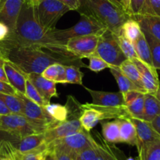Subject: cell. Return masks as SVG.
Returning <instances> with one entry per match:
<instances>
[{
	"label": "cell",
	"mask_w": 160,
	"mask_h": 160,
	"mask_svg": "<svg viewBox=\"0 0 160 160\" xmlns=\"http://www.w3.org/2000/svg\"><path fill=\"white\" fill-rule=\"evenodd\" d=\"M0 55L24 74H41L54 64L87 68L79 58H68L39 47L20 45L8 39L0 42Z\"/></svg>",
	"instance_id": "1"
},
{
	"label": "cell",
	"mask_w": 160,
	"mask_h": 160,
	"mask_svg": "<svg viewBox=\"0 0 160 160\" xmlns=\"http://www.w3.org/2000/svg\"><path fill=\"white\" fill-rule=\"evenodd\" d=\"M7 39L20 45L45 49L68 58H78L68 51L65 43L57 40L52 35L51 31L47 30L38 23L34 7L25 3L23 4L20 13L16 30Z\"/></svg>",
	"instance_id": "2"
},
{
	"label": "cell",
	"mask_w": 160,
	"mask_h": 160,
	"mask_svg": "<svg viewBox=\"0 0 160 160\" xmlns=\"http://www.w3.org/2000/svg\"><path fill=\"white\" fill-rule=\"evenodd\" d=\"M78 12L93 18L115 35H119L122 24L131 18L108 0H81Z\"/></svg>",
	"instance_id": "3"
},
{
	"label": "cell",
	"mask_w": 160,
	"mask_h": 160,
	"mask_svg": "<svg viewBox=\"0 0 160 160\" xmlns=\"http://www.w3.org/2000/svg\"><path fill=\"white\" fill-rule=\"evenodd\" d=\"M82 112L79 117V122L84 130L90 132L97 124L104 119H118L129 118L130 115L127 112L125 106L113 108L96 105L92 103L81 104Z\"/></svg>",
	"instance_id": "4"
},
{
	"label": "cell",
	"mask_w": 160,
	"mask_h": 160,
	"mask_svg": "<svg viewBox=\"0 0 160 160\" xmlns=\"http://www.w3.org/2000/svg\"><path fill=\"white\" fill-rule=\"evenodd\" d=\"M81 18L77 24L66 29L51 30L53 36L63 43H66L72 38L85 35H102L108 31L105 26L92 17L80 13Z\"/></svg>",
	"instance_id": "5"
},
{
	"label": "cell",
	"mask_w": 160,
	"mask_h": 160,
	"mask_svg": "<svg viewBox=\"0 0 160 160\" xmlns=\"http://www.w3.org/2000/svg\"><path fill=\"white\" fill-rule=\"evenodd\" d=\"M17 96L22 103L23 115L38 133H44L60 123L47 113L43 107L35 104L22 93H18Z\"/></svg>",
	"instance_id": "6"
},
{
	"label": "cell",
	"mask_w": 160,
	"mask_h": 160,
	"mask_svg": "<svg viewBox=\"0 0 160 160\" xmlns=\"http://www.w3.org/2000/svg\"><path fill=\"white\" fill-rule=\"evenodd\" d=\"M34 10L38 23L47 30L51 31L56 28L57 23L70 9L59 0H39Z\"/></svg>",
	"instance_id": "7"
},
{
	"label": "cell",
	"mask_w": 160,
	"mask_h": 160,
	"mask_svg": "<svg viewBox=\"0 0 160 160\" xmlns=\"http://www.w3.org/2000/svg\"><path fill=\"white\" fill-rule=\"evenodd\" d=\"M94 54L107 62L111 68H118L127 60L118 46L115 35L108 31L100 37Z\"/></svg>",
	"instance_id": "8"
},
{
	"label": "cell",
	"mask_w": 160,
	"mask_h": 160,
	"mask_svg": "<svg viewBox=\"0 0 160 160\" xmlns=\"http://www.w3.org/2000/svg\"><path fill=\"white\" fill-rule=\"evenodd\" d=\"M97 143L90 132L82 130L79 132L69 135L64 138L53 141L49 144V148H56L61 149L72 155L74 158L78 154L92 147Z\"/></svg>",
	"instance_id": "9"
},
{
	"label": "cell",
	"mask_w": 160,
	"mask_h": 160,
	"mask_svg": "<svg viewBox=\"0 0 160 160\" xmlns=\"http://www.w3.org/2000/svg\"><path fill=\"white\" fill-rule=\"evenodd\" d=\"M0 130L20 139L38 133L24 115L13 113L0 115Z\"/></svg>",
	"instance_id": "10"
},
{
	"label": "cell",
	"mask_w": 160,
	"mask_h": 160,
	"mask_svg": "<svg viewBox=\"0 0 160 160\" xmlns=\"http://www.w3.org/2000/svg\"><path fill=\"white\" fill-rule=\"evenodd\" d=\"M101 36L85 35L72 38L66 42V49L69 53L80 59L88 58L94 54Z\"/></svg>",
	"instance_id": "11"
},
{
	"label": "cell",
	"mask_w": 160,
	"mask_h": 160,
	"mask_svg": "<svg viewBox=\"0 0 160 160\" xmlns=\"http://www.w3.org/2000/svg\"><path fill=\"white\" fill-rule=\"evenodd\" d=\"M75 160H120L112 147L108 142L97 141L92 147L88 148L76 155Z\"/></svg>",
	"instance_id": "12"
},
{
	"label": "cell",
	"mask_w": 160,
	"mask_h": 160,
	"mask_svg": "<svg viewBox=\"0 0 160 160\" xmlns=\"http://www.w3.org/2000/svg\"><path fill=\"white\" fill-rule=\"evenodd\" d=\"M130 61L135 64L139 71L143 87L146 93L155 95L160 88V82L156 69L154 67L148 65L138 58H133Z\"/></svg>",
	"instance_id": "13"
},
{
	"label": "cell",
	"mask_w": 160,
	"mask_h": 160,
	"mask_svg": "<svg viewBox=\"0 0 160 160\" xmlns=\"http://www.w3.org/2000/svg\"><path fill=\"white\" fill-rule=\"evenodd\" d=\"M23 4L24 0H2L0 10V21L10 28V34L16 30L17 22Z\"/></svg>",
	"instance_id": "14"
},
{
	"label": "cell",
	"mask_w": 160,
	"mask_h": 160,
	"mask_svg": "<svg viewBox=\"0 0 160 160\" xmlns=\"http://www.w3.org/2000/svg\"><path fill=\"white\" fill-rule=\"evenodd\" d=\"M13 146L23 154L42 152L49 149L44 133H33L21 138Z\"/></svg>",
	"instance_id": "15"
},
{
	"label": "cell",
	"mask_w": 160,
	"mask_h": 160,
	"mask_svg": "<svg viewBox=\"0 0 160 160\" xmlns=\"http://www.w3.org/2000/svg\"><path fill=\"white\" fill-rule=\"evenodd\" d=\"M92 98V104L104 107L118 108L125 106L123 94L118 92H105L94 90L84 87Z\"/></svg>",
	"instance_id": "16"
},
{
	"label": "cell",
	"mask_w": 160,
	"mask_h": 160,
	"mask_svg": "<svg viewBox=\"0 0 160 160\" xmlns=\"http://www.w3.org/2000/svg\"><path fill=\"white\" fill-rule=\"evenodd\" d=\"M129 118L131 120V122H133L136 128L138 139V144L137 145L138 151L144 145L155 142V141H160V135L155 131L151 122L140 119V118H133V117H130Z\"/></svg>",
	"instance_id": "17"
},
{
	"label": "cell",
	"mask_w": 160,
	"mask_h": 160,
	"mask_svg": "<svg viewBox=\"0 0 160 160\" xmlns=\"http://www.w3.org/2000/svg\"><path fill=\"white\" fill-rule=\"evenodd\" d=\"M27 79H28L37 89L44 99L50 102L52 98H58V93L57 91V83L44 78L41 74L31 73L25 74Z\"/></svg>",
	"instance_id": "18"
},
{
	"label": "cell",
	"mask_w": 160,
	"mask_h": 160,
	"mask_svg": "<svg viewBox=\"0 0 160 160\" xmlns=\"http://www.w3.org/2000/svg\"><path fill=\"white\" fill-rule=\"evenodd\" d=\"M125 107L130 116L141 119L144 115V93L130 91L123 94Z\"/></svg>",
	"instance_id": "19"
},
{
	"label": "cell",
	"mask_w": 160,
	"mask_h": 160,
	"mask_svg": "<svg viewBox=\"0 0 160 160\" xmlns=\"http://www.w3.org/2000/svg\"><path fill=\"white\" fill-rule=\"evenodd\" d=\"M4 70H5L9 84L18 93L24 94L26 89V80H27L25 74L23 73L12 63L7 61H5Z\"/></svg>",
	"instance_id": "20"
},
{
	"label": "cell",
	"mask_w": 160,
	"mask_h": 160,
	"mask_svg": "<svg viewBox=\"0 0 160 160\" xmlns=\"http://www.w3.org/2000/svg\"><path fill=\"white\" fill-rule=\"evenodd\" d=\"M120 128L121 143H125L132 146L138 144L136 128L130 118H118Z\"/></svg>",
	"instance_id": "21"
},
{
	"label": "cell",
	"mask_w": 160,
	"mask_h": 160,
	"mask_svg": "<svg viewBox=\"0 0 160 160\" xmlns=\"http://www.w3.org/2000/svg\"><path fill=\"white\" fill-rule=\"evenodd\" d=\"M138 21L141 29L160 42V18L135 15L131 17Z\"/></svg>",
	"instance_id": "22"
},
{
	"label": "cell",
	"mask_w": 160,
	"mask_h": 160,
	"mask_svg": "<svg viewBox=\"0 0 160 160\" xmlns=\"http://www.w3.org/2000/svg\"><path fill=\"white\" fill-rule=\"evenodd\" d=\"M160 115V101L155 94L144 93V115L141 119L152 122L158 115Z\"/></svg>",
	"instance_id": "23"
},
{
	"label": "cell",
	"mask_w": 160,
	"mask_h": 160,
	"mask_svg": "<svg viewBox=\"0 0 160 160\" xmlns=\"http://www.w3.org/2000/svg\"><path fill=\"white\" fill-rule=\"evenodd\" d=\"M133 44L137 55H138V58L141 61H142L143 62L147 64L148 65L151 66V67H154L153 63H152V53H151L150 47H149L148 41L143 32H141L139 37L133 42Z\"/></svg>",
	"instance_id": "24"
},
{
	"label": "cell",
	"mask_w": 160,
	"mask_h": 160,
	"mask_svg": "<svg viewBox=\"0 0 160 160\" xmlns=\"http://www.w3.org/2000/svg\"><path fill=\"white\" fill-rule=\"evenodd\" d=\"M101 128H102L103 138L106 142L108 144L121 143L118 119L113 120L111 122H102Z\"/></svg>",
	"instance_id": "25"
},
{
	"label": "cell",
	"mask_w": 160,
	"mask_h": 160,
	"mask_svg": "<svg viewBox=\"0 0 160 160\" xmlns=\"http://www.w3.org/2000/svg\"><path fill=\"white\" fill-rule=\"evenodd\" d=\"M109 70H110V72L112 73V75H113L115 81H116L117 84H118V88H119V91L121 92L122 94H125V93L130 91H134V90L141 91L140 89L132 82L131 80L129 79V78L120 71V69L118 68L112 67L109 68Z\"/></svg>",
	"instance_id": "26"
},
{
	"label": "cell",
	"mask_w": 160,
	"mask_h": 160,
	"mask_svg": "<svg viewBox=\"0 0 160 160\" xmlns=\"http://www.w3.org/2000/svg\"><path fill=\"white\" fill-rule=\"evenodd\" d=\"M120 71L127 77L130 80H131L132 82L140 89L141 91L143 93H146L145 90L144 89L142 85V82H141V78L140 72L135 64L132 62L130 60H126L125 61L121 64V65L118 67Z\"/></svg>",
	"instance_id": "27"
},
{
	"label": "cell",
	"mask_w": 160,
	"mask_h": 160,
	"mask_svg": "<svg viewBox=\"0 0 160 160\" xmlns=\"http://www.w3.org/2000/svg\"><path fill=\"white\" fill-rule=\"evenodd\" d=\"M65 66L62 64H51L47 67L41 75L47 79L56 83L66 84Z\"/></svg>",
	"instance_id": "28"
},
{
	"label": "cell",
	"mask_w": 160,
	"mask_h": 160,
	"mask_svg": "<svg viewBox=\"0 0 160 160\" xmlns=\"http://www.w3.org/2000/svg\"><path fill=\"white\" fill-rule=\"evenodd\" d=\"M142 31L138 21L133 18L127 20L121 28L120 34L129 39L130 42H133L139 37Z\"/></svg>",
	"instance_id": "29"
},
{
	"label": "cell",
	"mask_w": 160,
	"mask_h": 160,
	"mask_svg": "<svg viewBox=\"0 0 160 160\" xmlns=\"http://www.w3.org/2000/svg\"><path fill=\"white\" fill-rule=\"evenodd\" d=\"M138 154V160H160V141L144 145Z\"/></svg>",
	"instance_id": "30"
},
{
	"label": "cell",
	"mask_w": 160,
	"mask_h": 160,
	"mask_svg": "<svg viewBox=\"0 0 160 160\" xmlns=\"http://www.w3.org/2000/svg\"><path fill=\"white\" fill-rule=\"evenodd\" d=\"M142 32L144 34V36H145L149 47H150L154 68L156 70L157 69L160 70V42L155 39L152 35H151L145 31L142 30Z\"/></svg>",
	"instance_id": "31"
},
{
	"label": "cell",
	"mask_w": 160,
	"mask_h": 160,
	"mask_svg": "<svg viewBox=\"0 0 160 160\" xmlns=\"http://www.w3.org/2000/svg\"><path fill=\"white\" fill-rule=\"evenodd\" d=\"M44 108L47 113L58 122L65 121L68 116V110L66 105L50 103Z\"/></svg>",
	"instance_id": "32"
},
{
	"label": "cell",
	"mask_w": 160,
	"mask_h": 160,
	"mask_svg": "<svg viewBox=\"0 0 160 160\" xmlns=\"http://www.w3.org/2000/svg\"><path fill=\"white\" fill-rule=\"evenodd\" d=\"M0 98L5 103L7 107L11 113L23 115L22 103L18 96L0 93Z\"/></svg>",
	"instance_id": "33"
},
{
	"label": "cell",
	"mask_w": 160,
	"mask_h": 160,
	"mask_svg": "<svg viewBox=\"0 0 160 160\" xmlns=\"http://www.w3.org/2000/svg\"><path fill=\"white\" fill-rule=\"evenodd\" d=\"M66 84H78L83 86L82 78L84 74L80 71V68L75 65L65 66Z\"/></svg>",
	"instance_id": "34"
},
{
	"label": "cell",
	"mask_w": 160,
	"mask_h": 160,
	"mask_svg": "<svg viewBox=\"0 0 160 160\" xmlns=\"http://www.w3.org/2000/svg\"><path fill=\"white\" fill-rule=\"evenodd\" d=\"M24 95L26 98H28L29 100L35 102V104L42 106L43 108H45L47 104L50 103L44 99L43 97L40 94L39 92L37 90V89L34 87L33 84L28 79L26 80V89L25 93H24Z\"/></svg>",
	"instance_id": "35"
},
{
	"label": "cell",
	"mask_w": 160,
	"mask_h": 160,
	"mask_svg": "<svg viewBox=\"0 0 160 160\" xmlns=\"http://www.w3.org/2000/svg\"><path fill=\"white\" fill-rule=\"evenodd\" d=\"M116 36L117 42L120 49L122 51L123 54L128 60H132L133 58H138L136 51H135L134 47H133V42H130V40L127 39L126 37L119 34V35H115Z\"/></svg>",
	"instance_id": "36"
},
{
	"label": "cell",
	"mask_w": 160,
	"mask_h": 160,
	"mask_svg": "<svg viewBox=\"0 0 160 160\" xmlns=\"http://www.w3.org/2000/svg\"><path fill=\"white\" fill-rule=\"evenodd\" d=\"M138 15L160 18V0H144Z\"/></svg>",
	"instance_id": "37"
},
{
	"label": "cell",
	"mask_w": 160,
	"mask_h": 160,
	"mask_svg": "<svg viewBox=\"0 0 160 160\" xmlns=\"http://www.w3.org/2000/svg\"><path fill=\"white\" fill-rule=\"evenodd\" d=\"M88 59L90 61V63H89V65L87 66V68L90 70H91L92 72H100L101 71L104 70V69H109L111 68V66L107 62H105L100 57L97 56L95 54H93L90 57H89Z\"/></svg>",
	"instance_id": "38"
},
{
	"label": "cell",
	"mask_w": 160,
	"mask_h": 160,
	"mask_svg": "<svg viewBox=\"0 0 160 160\" xmlns=\"http://www.w3.org/2000/svg\"><path fill=\"white\" fill-rule=\"evenodd\" d=\"M49 150V149H48ZM42 152H35V153H21L19 151L15 149L14 160H44L47 151Z\"/></svg>",
	"instance_id": "39"
},
{
	"label": "cell",
	"mask_w": 160,
	"mask_h": 160,
	"mask_svg": "<svg viewBox=\"0 0 160 160\" xmlns=\"http://www.w3.org/2000/svg\"><path fill=\"white\" fill-rule=\"evenodd\" d=\"M16 148L13 146V143L6 141L4 143V155L0 160H14V152Z\"/></svg>",
	"instance_id": "40"
},
{
	"label": "cell",
	"mask_w": 160,
	"mask_h": 160,
	"mask_svg": "<svg viewBox=\"0 0 160 160\" xmlns=\"http://www.w3.org/2000/svg\"><path fill=\"white\" fill-rule=\"evenodd\" d=\"M144 2V0H131V4H130L131 17L139 14Z\"/></svg>",
	"instance_id": "41"
},
{
	"label": "cell",
	"mask_w": 160,
	"mask_h": 160,
	"mask_svg": "<svg viewBox=\"0 0 160 160\" xmlns=\"http://www.w3.org/2000/svg\"><path fill=\"white\" fill-rule=\"evenodd\" d=\"M19 140L20 138L0 130V143L3 142V141H10L14 145Z\"/></svg>",
	"instance_id": "42"
},
{
	"label": "cell",
	"mask_w": 160,
	"mask_h": 160,
	"mask_svg": "<svg viewBox=\"0 0 160 160\" xmlns=\"http://www.w3.org/2000/svg\"><path fill=\"white\" fill-rule=\"evenodd\" d=\"M0 93H7V94L14 95V96H16L18 92H17L10 84L0 80Z\"/></svg>",
	"instance_id": "43"
},
{
	"label": "cell",
	"mask_w": 160,
	"mask_h": 160,
	"mask_svg": "<svg viewBox=\"0 0 160 160\" xmlns=\"http://www.w3.org/2000/svg\"><path fill=\"white\" fill-rule=\"evenodd\" d=\"M59 1L68 7L70 10L78 11L81 7V0H59Z\"/></svg>",
	"instance_id": "44"
},
{
	"label": "cell",
	"mask_w": 160,
	"mask_h": 160,
	"mask_svg": "<svg viewBox=\"0 0 160 160\" xmlns=\"http://www.w3.org/2000/svg\"><path fill=\"white\" fill-rule=\"evenodd\" d=\"M52 148L54 151L57 160H75L73 157L69 155V154H68L67 152H64L61 149L56 148Z\"/></svg>",
	"instance_id": "45"
},
{
	"label": "cell",
	"mask_w": 160,
	"mask_h": 160,
	"mask_svg": "<svg viewBox=\"0 0 160 160\" xmlns=\"http://www.w3.org/2000/svg\"><path fill=\"white\" fill-rule=\"evenodd\" d=\"M10 35V30L5 24L0 21V42L7 39Z\"/></svg>",
	"instance_id": "46"
},
{
	"label": "cell",
	"mask_w": 160,
	"mask_h": 160,
	"mask_svg": "<svg viewBox=\"0 0 160 160\" xmlns=\"http://www.w3.org/2000/svg\"><path fill=\"white\" fill-rule=\"evenodd\" d=\"M6 60L2 58L1 55H0V80L1 81H3V82H8V80H7V75H6L5 70H4V64H5Z\"/></svg>",
	"instance_id": "47"
},
{
	"label": "cell",
	"mask_w": 160,
	"mask_h": 160,
	"mask_svg": "<svg viewBox=\"0 0 160 160\" xmlns=\"http://www.w3.org/2000/svg\"><path fill=\"white\" fill-rule=\"evenodd\" d=\"M151 124L153 127V128L155 129V131L160 135V115H158L155 119L152 120Z\"/></svg>",
	"instance_id": "48"
},
{
	"label": "cell",
	"mask_w": 160,
	"mask_h": 160,
	"mask_svg": "<svg viewBox=\"0 0 160 160\" xmlns=\"http://www.w3.org/2000/svg\"><path fill=\"white\" fill-rule=\"evenodd\" d=\"M44 160H57L54 151L52 148H49V150L47 151V154H46Z\"/></svg>",
	"instance_id": "49"
},
{
	"label": "cell",
	"mask_w": 160,
	"mask_h": 160,
	"mask_svg": "<svg viewBox=\"0 0 160 160\" xmlns=\"http://www.w3.org/2000/svg\"><path fill=\"white\" fill-rule=\"evenodd\" d=\"M10 113H11V112H10L5 103L0 98V115H7V114Z\"/></svg>",
	"instance_id": "50"
},
{
	"label": "cell",
	"mask_w": 160,
	"mask_h": 160,
	"mask_svg": "<svg viewBox=\"0 0 160 160\" xmlns=\"http://www.w3.org/2000/svg\"><path fill=\"white\" fill-rule=\"evenodd\" d=\"M108 1H109V2H112V4H114L115 7H117L118 8H119L120 10H123V11H125V9H124V5H123V2H122V0H108Z\"/></svg>",
	"instance_id": "51"
},
{
	"label": "cell",
	"mask_w": 160,
	"mask_h": 160,
	"mask_svg": "<svg viewBox=\"0 0 160 160\" xmlns=\"http://www.w3.org/2000/svg\"><path fill=\"white\" fill-rule=\"evenodd\" d=\"M124 5V9H125L126 13H128L131 17V10H130V4H131V0H122Z\"/></svg>",
	"instance_id": "52"
},
{
	"label": "cell",
	"mask_w": 160,
	"mask_h": 160,
	"mask_svg": "<svg viewBox=\"0 0 160 160\" xmlns=\"http://www.w3.org/2000/svg\"><path fill=\"white\" fill-rule=\"evenodd\" d=\"M38 1H39V0H24V3L32 6V7H35V6L38 3Z\"/></svg>",
	"instance_id": "53"
},
{
	"label": "cell",
	"mask_w": 160,
	"mask_h": 160,
	"mask_svg": "<svg viewBox=\"0 0 160 160\" xmlns=\"http://www.w3.org/2000/svg\"><path fill=\"white\" fill-rule=\"evenodd\" d=\"M155 96H156V98H158V101H160V88L158 89V91H157V93H155Z\"/></svg>",
	"instance_id": "54"
},
{
	"label": "cell",
	"mask_w": 160,
	"mask_h": 160,
	"mask_svg": "<svg viewBox=\"0 0 160 160\" xmlns=\"http://www.w3.org/2000/svg\"><path fill=\"white\" fill-rule=\"evenodd\" d=\"M126 160H138V158H133V157H129V158H127Z\"/></svg>",
	"instance_id": "55"
},
{
	"label": "cell",
	"mask_w": 160,
	"mask_h": 160,
	"mask_svg": "<svg viewBox=\"0 0 160 160\" xmlns=\"http://www.w3.org/2000/svg\"><path fill=\"white\" fill-rule=\"evenodd\" d=\"M2 0H0V10H1V7H2Z\"/></svg>",
	"instance_id": "56"
}]
</instances>
